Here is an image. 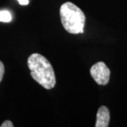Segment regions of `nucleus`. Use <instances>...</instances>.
<instances>
[{
  "label": "nucleus",
  "mask_w": 127,
  "mask_h": 127,
  "mask_svg": "<svg viewBox=\"0 0 127 127\" xmlns=\"http://www.w3.org/2000/svg\"><path fill=\"white\" fill-rule=\"evenodd\" d=\"M4 73V64L0 61V82L1 81Z\"/></svg>",
  "instance_id": "6"
},
{
  "label": "nucleus",
  "mask_w": 127,
  "mask_h": 127,
  "mask_svg": "<svg viewBox=\"0 0 127 127\" xmlns=\"http://www.w3.org/2000/svg\"><path fill=\"white\" fill-rule=\"evenodd\" d=\"M28 66L32 78L45 89H52L56 85L55 71L50 62L40 54H32L28 59Z\"/></svg>",
  "instance_id": "1"
},
{
  "label": "nucleus",
  "mask_w": 127,
  "mask_h": 127,
  "mask_svg": "<svg viewBox=\"0 0 127 127\" xmlns=\"http://www.w3.org/2000/svg\"><path fill=\"white\" fill-rule=\"evenodd\" d=\"M110 120L109 109L106 106H101L97 110L95 127H107Z\"/></svg>",
  "instance_id": "4"
},
{
  "label": "nucleus",
  "mask_w": 127,
  "mask_h": 127,
  "mask_svg": "<svg viewBox=\"0 0 127 127\" xmlns=\"http://www.w3.org/2000/svg\"><path fill=\"white\" fill-rule=\"evenodd\" d=\"M1 127H14V124H13V123L11 122V121H9V120H6V121H5L4 122L2 123V124L0 126Z\"/></svg>",
  "instance_id": "7"
},
{
  "label": "nucleus",
  "mask_w": 127,
  "mask_h": 127,
  "mask_svg": "<svg viewBox=\"0 0 127 127\" xmlns=\"http://www.w3.org/2000/svg\"><path fill=\"white\" fill-rule=\"evenodd\" d=\"M60 18L62 26L71 34L83 32L86 16L84 13L76 5L71 2H66L61 6Z\"/></svg>",
  "instance_id": "2"
},
{
  "label": "nucleus",
  "mask_w": 127,
  "mask_h": 127,
  "mask_svg": "<svg viewBox=\"0 0 127 127\" xmlns=\"http://www.w3.org/2000/svg\"><path fill=\"white\" fill-rule=\"evenodd\" d=\"M18 1L21 5H28L29 3L28 0H18Z\"/></svg>",
  "instance_id": "8"
},
{
  "label": "nucleus",
  "mask_w": 127,
  "mask_h": 127,
  "mask_svg": "<svg viewBox=\"0 0 127 127\" xmlns=\"http://www.w3.org/2000/svg\"><path fill=\"white\" fill-rule=\"evenodd\" d=\"M11 14L9 11L6 10H2L0 11V21L1 22H4V23H8L11 21Z\"/></svg>",
  "instance_id": "5"
},
{
  "label": "nucleus",
  "mask_w": 127,
  "mask_h": 127,
  "mask_svg": "<svg viewBox=\"0 0 127 127\" xmlns=\"http://www.w3.org/2000/svg\"><path fill=\"white\" fill-rule=\"evenodd\" d=\"M91 76L98 85L105 86L109 81L110 71L103 62L95 64L90 70Z\"/></svg>",
  "instance_id": "3"
}]
</instances>
